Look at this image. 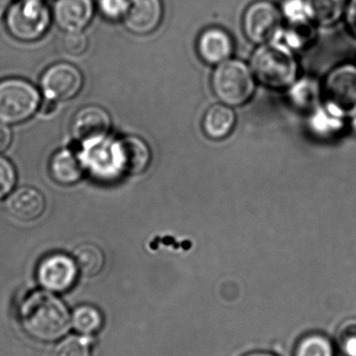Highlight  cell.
<instances>
[{"label":"cell","mask_w":356,"mask_h":356,"mask_svg":"<svg viewBox=\"0 0 356 356\" xmlns=\"http://www.w3.org/2000/svg\"><path fill=\"white\" fill-rule=\"evenodd\" d=\"M323 94L332 115L356 116V65L346 63L332 69L324 81Z\"/></svg>","instance_id":"6"},{"label":"cell","mask_w":356,"mask_h":356,"mask_svg":"<svg viewBox=\"0 0 356 356\" xmlns=\"http://www.w3.org/2000/svg\"><path fill=\"white\" fill-rule=\"evenodd\" d=\"M284 24L279 6L271 0L251 2L242 17L245 37L256 46L273 41Z\"/></svg>","instance_id":"7"},{"label":"cell","mask_w":356,"mask_h":356,"mask_svg":"<svg viewBox=\"0 0 356 356\" xmlns=\"http://www.w3.org/2000/svg\"><path fill=\"white\" fill-rule=\"evenodd\" d=\"M52 356H91L89 342L79 337H69L54 347Z\"/></svg>","instance_id":"25"},{"label":"cell","mask_w":356,"mask_h":356,"mask_svg":"<svg viewBox=\"0 0 356 356\" xmlns=\"http://www.w3.org/2000/svg\"><path fill=\"white\" fill-rule=\"evenodd\" d=\"M336 344L344 356H356V319H348L336 330Z\"/></svg>","instance_id":"24"},{"label":"cell","mask_w":356,"mask_h":356,"mask_svg":"<svg viewBox=\"0 0 356 356\" xmlns=\"http://www.w3.org/2000/svg\"><path fill=\"white\" fill-rule=\"evenodd\" d=\"M236 123L235 113L231 106L215 104L210 106L203 117L202 129L205 135L212 140L227 138L234 129Z\"/></svg>","instance_id":"17"},{"label":"cell","mask_w":356,"mask_h":356,"mask_svg":"<svg viewBox=\"0 0 356 356\" xmlns=\"http://www.w3.org/2000/svg\"><path fill=\"white\" fill-rule=\"evenodd\" d=\"M294 356H334V346L323 334H311L301 339Z\"/></svg>","instance_id":"22"},{"label":"cell","mask_w":356,"mask_h":356,"mask_svg":"<svg viewBox=\"0 0 356 356\" xmlns=\"http://www.w3.org/2000/svg\"><path fill=\"white\" fill-rule=\"evenodd\" d=\"M52 22V13L42 0H18L6 14V26L14 39L24 43L41 39Z\"/></svg>","instance_id":"4"},{"label":"cell","mask_w":356,"mask_h":356,"mask_svg":"<svg viewBox=\"0 0 356 356\" xmlns=\"http://www.w3.org/2000/svg\"><path fill=\"white\" fill-rule=\"evenodd\" d=\"M104 318L102 313L92 305H81L73 312L71 324L79 334L90 336L102 328Z\"/></svg>","instance_id":"21"},{"label":"cell","mask_w":356,"mask_h":356,"mask_svg":"<svg viewBox=\"0 0 356 356\" xmlns=\"http://www.w3.org/2000/svg\"><path fill=\"white\" fill-rule=\"evenodd\" d=\"M73 259L83 275L93 277L102 272L105 254L102 249L92 243H83L73 251Z\"/></svg>","instance_id":"20"},{"label":"cell","mask_w":356,"mask_h":356,"mask_svg":"<svg viewBox=\"0 0 356 356\" xmlns=\"http://www.w3.org/2000/svg\"><path fill=\"white\" fill-rule=\"evenodd\" d=\"M77 264L64 253H52L42 259L37 268L39 284L52 293L67 292L75 286L77 277Z\"/></svg>","instance_id":"9"},{"label":"cell","mask_w":356,"mask_h":356,"mask_svg":"<svg viewBox=\"0 0 356 356\" xmlns=\"http://www.w3.org/2000/svg\"><path fill=\"white\" fill-rule=\"evenodd\" d=\"M10 4H12V0H0V18H1L4 14H6Z\"/></svg>","instance_id":"31"},{"label":"cell","mask_w":356,"mask_h":356,"mask_svg":"<svg viewBox=\"0 0 356 356\" xmlns=\"http://www.w3.org/2000/svg\"><path fill=\"white\" fill-rule=\"evenodd\" d=\"M311 18L317 26L332 27L344 19L348 0H307Z\"/></svg>","instance_id":"18"},{"label":"cell","mask_w":356,"mask_h":356,"mask_svg":"<svg viewBox=\"0 0 356 356\" xmlns=\"http://www.w3.org/2000/svg\"><path fill=\"white\" fill-rule=\"evenodd\" d=\"M130 0H98L100 12L109 20H121L129 8Z\"/></svg>","instance_id":"28"},{"label":"cell","mask_w":356,"mask_h":356,"mask_svg":"<svg viewBox=\"0 0 356 356\" xmlns=\"http://www.w3.org/2000/svg\"><path fill=\"white\" fill-rule=\"evenodd\" d=\"M119 167L130 175L144 173L150 164L152 152L148 144L136 136H127L114 146Z\"/></svg>","instance_id":"14"},{"label":"cell","mask_w":356,"mask_h":356,"mask_svg":"<svg viewBox=\"0 0 356 356\" xmlns=\"http://www.w3.org/2000/svg\"><path fill=\"white\" fill-rule=\"evenodd\" d=\"M41 96L35 86L21 79L0 81V122L18 124L35 115Z\"/></svg>","instance_id":"5"},{"label":"cell","mask_w":356,"mask_h":356,"mask_svg":"<svg viewBox=\"0 0 356 356\" xmlns=\"http://www.w3.org/2000/svg\"><path fill=\"white\" fill-rule=\"evenodd\" d=\"M84 77L79 68L69 63L48 67L40 79L42 91L49 102L72 99L83 88Z\"/></svg>","instance_id":"8"},{"label":"cell","mask_w":356,"mask_h":356,"mask_svg":"<svg viewBox=\"0 0 356 356\" xmlns=\"http://www.w3.org/2000/svg\"><path fill=\"white\" fill-rule=\"evenodd\" d=\"M250 67L255 79L272 89L292 87L299 73L295 51L277 41L257 45L251 56Z\"/></svg>","instance_id":"2"},{"label":"cell","mask_w":356,"mask_h":356,"mask_svg":"<svg viewBox=\"0 0 356 356\" xmlns=\"http://www.w3.org/2000/svg\"><path fill=\"white\" fill-rule=\"evenodd\" d=\"M196 51L205 64L217 66L233 56V38L222 27H208L199 35Z\"/></svg>","instance_id":"12"},{"label":"cell","mask_w":356,"mask_h":356,"mask_svg":"<svg viewBox=\"0 0 356 356\" xmlns=\"http://www.w3.org/2000/svg\"><path fill=\"white\" fill-rule=\"evenodd\" d=\"M62 49L70 56H81L88 47V39L83 31L65 33L61 41Z\"/></svg>","instance_id":"27"},{"label":"cell","mask_w":356,"mask_h":356,"mask_svg":"<svg viewBox=\"0 0 356 356\" xmlns=\"http://www.w3.org/2000/svg\"><path fill=\"white\" fill-rule=\"evenodd\" d=\"M12 142V131L8 124L0 122V152H6Z\"/></svg>","instance_id":"30"},{"label":"cell","mask_w":356,"mask_h":356,"mask_svg":"<svg viewBox=\"0 0 356 356\" xmlns=\"http://www.w3.org/2000/svg\"><path fill=\"white\" fill-rule=\"evenodd\" d=\"M110 115L98 106H87L77 111L71 122L73 138L82 142L98 141L110 133Z\"/></svg>","instance_id":"11"},{"label":"cell","mask_w":356,"mask_h":356,"mask_svg":"<svg viewBox=\"0 0 356 356\" xmlns=\"http://www.w3.org/2000/svg\"><path fill=\"white\" fill-rule=\"evenodd\" d=\"M316 27L317 25L314 22L299 23V24L284 23L273 41L284 44L295 52L305 49L315 41L316 35H317Z\"/></svg>","instance_id":"19"},{"label":"cell","mask_w":356,"mask_h":356,"mask_svg":"<svg viewBox=\"0 0 356 356\" xmlns=\"http://www.w3.org/2000/svg\"><path fill=\"white\" fill-rule=\"evenodd\" d=\"M8 213L15 219L23 222H31L43 215L45 209V198L37 188L21 186L10 193L6 201Z\"/></svg>","instance_id":"15"},{"label":"cell","mask_w":356,"mask_h":356,"mask_svg":"<svg viewBox=\"0 0 356 356\" xmlns=\"http://www.w3.org/2000/svg\"><path fill=\"white\" fill-rule=\"evenodd\" d=\"M19 321L31 338L40 342H54L67 334L71 318L60 298L49 291H36L21 303Z\"/></svg>","instance_id":"1"},{"label":"cell","mask_w":356,"mask_h":356,"mask_svg":"<svg viewBox=\"0 0 356 356\" xmlns=\"http://www.w3.org/2000/svg\"><path fill=\"white\" fill-rule=\"evenodd\" d=\"M347 29L356 38V0H348L344 19Z\"/></svg>","instance_id":"29"},{"label":"cell","mask_w":356,"mask_h":356,"mask_svg":"<svg viewBox=\"0 0 356 356\" xmlns=\"http://www.w3.org/2000/svg\"><path fill=\"white\" fill-rule=\"evenodd\" d=\"M93 13L92 0H56L52 17L64 33H77L89 25Z\"/></svg>","instance_id":"13"},{"label":"cell","mask_w":356,"mask_h":356,"mask_svg":"<svg viewBox=\"0 0 356 356\" xmlns=\"http://www.w3.org/2000/svg\"><path fill=\"white\" fill-rule=\"evenodd\" d=\"M164 18L162 0H130L123 17L125 29L134 35H148L160 27Z\"/></svg>","instance_id":"10"},{"label":"cell","mask_w":356,"mask_h":356,"mask_svg":"<svg viewBox=\"0 0 356 356\" xmlns=\"http://www.w3.org/2000/svg\"><path fill=\"white\" fill-rule=\"evenodd\" d=\"M279 8L284 23L299 24L313 22L307 0H282Z\"/></svg>","instance_id":"23"},{"label":"cell","mask_w":356,"mask_h":356,"mask_svg":"<svg viewBox=\"0 0 356 356\" xmlns=\"http://www.w3.org/2000/svg\"><path fill=\"white\" fill-rule=\"evenodd\" d=\"M50 177L61 186H72L83 177V166L75 152L62 149L52 154L48 164Z\"/></svg>","instance_id":"16"},{"label":"cell","mask_w":356,"mask_h":356,"mask_svg":"<svg viewBox=\"0 0 356 356\" xmlns=\"http://www.w3.org/2000/svg\"><path fill=\"white\" fill-rule=\"evenodd\" d=\"M255 76L251 67L238 58H229L215 66L211 86L215 96L226 106L248 102L255 91Z\"/></svg>","instance_id":"3"},{"label":"cell","mask_w":356,"mask_h":356,"mask_svg":"<svg viewBox=\"0 0 356 356\" xmlns=\"http://www.w3.org/2000/svg\"><path fill=\"white\" fill-rule=\"evenodd\" d=\"M17 181L14 165L6 156H0V200L12 193Z\"/></svg>","instance_id":"26"},{"label":"cell","mask_w":356,"mask_h":356,"mask_svg":"<svg viewBox=\"0 0 356 356\" xmlns=\"http://www.w3.org/2000/svg\"><path fill=\"white\" fill-rule=\"evenodd\" d=\"M245 356H275V355H271V353H250V355H247Z\"/></svg>","instance_id":"32"}]
</instances>
